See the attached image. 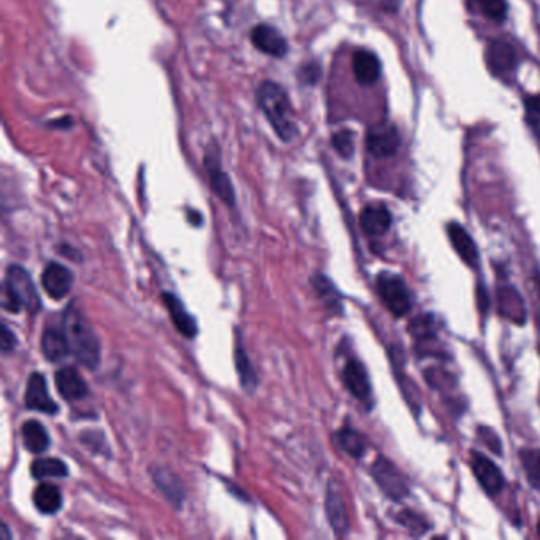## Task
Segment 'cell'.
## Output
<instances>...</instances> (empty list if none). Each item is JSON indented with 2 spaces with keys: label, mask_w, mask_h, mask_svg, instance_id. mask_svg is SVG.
Returning <instances> with one entry per match:
<instances>
[{
  "label": "cell",
  "mask_w": 540,
  "mask_h": 540,
  "mask_svg": "<svg viewBox=\"0 0 540 540\" xmlns=\"http://www.w3.org/2000/svg\"><path fill=\"white\" fill-rule=\"evenodd\" d=\"M257 103L282 141L290 143L298 137V126L293 119L292 105L282 86L274 81H263L257 89Z\"/></svg>",
  "instance_id": "cell-1"
},
{
  "label": "cell",
  "mask_w": 540,
  "mask_h": 540,
  "mask_svg": "<svg viewBox=\"0 0 540 540\" xmlns=\"http://www.w3.org/2000/svg\"><path fill=\"white\" fill-rule=\"evenodd\" d=\"M73 274L69 268H65L61 263H50L46 265L42 273V287L53 300H62L69 295L73 286Z\"/></svg>",
  "instance_id": "cell-12"
},
{
  "label": "cell",
  "mask_w": 540,
  "mask_h": 540,
  "mask_svg": "<svg viewBox=\"0 0 540 540\" xmlns=\"http://www.w3.org/2000/svg\"><path fill=\"white\" fill-rule=\"evenodd\" d=\"M537 533H539V536H540V521H539V525H537Z\"/></svg>",
  "instance_id": "cell-38"
},
{
  "label": "cell",
  "mask_w": 540,
  "mask_h": 540,
  "mask_svg": "<svg viewBox=\"0 0 540 540\" xmlns=\"http://www.w3.org/2000/svg\"><path fill=\"white\" fill-rule=\"evenodd\" d=\"M525 121L540 149V94L525 97Z\"/></svg>",
  "instance_id": "cell-30"
},
{
  "label": "cell",
  "mask_w": 540,
  "mask_h": 540,
  "mask_svg": "<svg viewBox=\"0 0 540 540\" xmlns=\"http://www.w3.org/2000/svg\"><path fill=\"white\" fill-rule=\"evenodd\" d=\"M40 347H42V354L45 355L46 360L53 363L62 362L67 355L72 354L64 325L61 328L48 325L43 331Z\"/></svg>",
  "instance_id": "cell-17"
},
{
  "label": "cell",
  "mask_w": 540,
  "mask_h": 540,
  "mask_svg": "<svg viewBox=\"0 0 540 540\" xmlns=\"http://www.w3.org/2000/svg\"><path fill=\"white\" fill-rule=\"evenodd\" d=\"M433 319L430 316H422L411 324V331L417 339H428L434 333Z\"/></svg>",
  "instance_id": "cell-36"
},
{
  "label": "cell",
  "mask_w": 540,
  "mask_h": 540,
  "mask_svg": "<svg viewBox=\"0 0 540 540\" xmlns=\"http://www.w3.org/2000/svg\"><path fill=\"white\" fill-rule=\"evenodd\" d=\"M64 330L69 339L70 352L78 362L89 369L97 368L100 362V341L80 311L72 308L65 311Z\"/></svg>",
  "instance_id": "cell-2"
},
{
  "label": "cell",
  "mask_w": 540,
  "mask_h": 540,
  "mask_svg": "<svg viewBox=\"0 0 540 540\" xmlns=\"http://www.w3.org/2000/svg\"><path fill=\"white\" fill-rule=\"evenodd\" d=\"M206 172L210 178L211 189L214 194L221 198L225 205H235V189H233L232 181L229 175L222 170L219 154L208 153L205 157Z\"/></svg>",
  "instance_id": "cell-13"
},
{
  "label": "cell",
  "mask_w": 540,
  "mask_h": 540,
  "mask_svg": "<svg viewBox=\"0 0 540 540\" xmlns=\"http://www.w3.org/2000/svg\"><path fill=\"white\" fill-rule=\"evenodd\" d=\"M392 221L390 210L387 206L379 205V203L365 206L360 213V225H362L363 232L369 236L384 235L390 229Z\"/></svg>",
  "instance_id": "cell-19"
},
{
  "label": "cell",
  "mask_w": 540,
  "mask_h": 540,
  "mask_svg": "<svg viewBox=\"0 0 540 540\" xmlns=\"http://www.w3.org/2000/svg\"><path fill=\"white\" fill-rule=\"evenodd\" d=\"M251 42L257 50L273 58H284L289 53L286 37L270 24H257L251 31Z\"/></svg>",
  "instance_id": "cell-9"
},
{
  "label": "cell",
  "mask_w": 540,
  "mask_h": 540,
  "mask_svg": "<svg viewBox=\"0 0 540 540\" xmlns=\"http://www.w3.org/2000/svg\"><path fill=\"white\" fill-rule=\"evenodd\" d=\"M485 61L490 70L499 80H512L520 65V54L514 43L509 40L493 39L485 50Z\"/></svg>",
  "instance_id": "cell-4"
},
{
  "label": "cell",
  "mask_w": 540,
  "mask_h": 540,
  "mask_svg": "<svg viewBox=\"0 0 540 540\" xmlns=\"http://www.w3.org/2000/svg\"><path fill=\"white\" fill-rule=\"evenodd\" d=\"M352 72L358 84L371 86L381 78L382 64L373 51L357 50L352 58Z\"/></svg>",
  "instance_id": "cell-16"
},
{
  "label": "cell",
  "mask_w": 540,
  "mask_h": 540,
  "mask_svg": "<svg viewBox=\"0 0 540 540\" xmlns=\"http://www.w3.org/2000/svg\"><path fill=\"white\" fill-rule=\"evenodd\" d=\"M477 434H479L480 441H482L483 445H487L488 449H490L491 452L496 453V455H501L502 445L501 441H499L498 434H496L495 431L490 430L487 426H480L479 430H477Z\"/></svg>",
  "instance_id": "cell-34"
},
{
  "label": "cell",
  "mask_w": 540,
  "mask_h": 540,
  "mask_svg": "<svg viewBox=\"0 0 540 540\" xmlns=\"http://www.w3.org/2000/svg\"><path fill=\"white\" fill-rule=\"evenodd\" d=\"M0 347L4 354H10L16 347V338L13 331L7 327V324L2 325V333H0Z\"/></svg>",
  "instance_id": "cell-37"
},
{
  "label": "cell",
  "mask_w": 540,
  "mask_h": 540,
  "mask_svg": "<svg viewBox=\"0 0 540 540\" xmlns=\"http://www.w3.org/2000/svg\"><path fill=\"white\" fill-rule=\"evenodd\" d=\"M325 510H327L328 521L335 529V533L343 536L349 531V514H347L346 499L343 490L338 483H328L327 495H325Z\"/></svg>",
  "instance_id": "cell-11"
},
{
  "label": "cell",
  "mask_w": 540,
  "mask_h": 540,
  "mask_svg": "<svg viewBox=\"0 0 540 540\" xmlns=\"http://www.w3.org/2000/svg\"><path fill=\"white\" fill-rule=\"evenodd\" d=\"M31 474L37 480L50 479V477L61 479V477L69 476V468L58 458H39L32 463Z\"/></svg>",
  "instance_id": "cell-25"
},
{
  "label": "cell",
  "mask_w": 540,
  "mask_h": 540,
  "mask_svg": "<svg viewBox=\"0 0 540 540\" xmlns=\"http://www.w3.org/2000/svg\"><path fill=\"white\" fill-rule=\"evenodd\" d=\"M24 401H26L27 409H31V411H39L48 415L58 414L59 406L51 398L48 384H46L45 376L42 373H32L29 376Z\"/></svg>",
  "instance_id": "cell-8"
},
{
  "label": "cell",
  "mask_w": 540,
  "mask_h": 540,
  "mask_svg": "<svg viewBox=\"0 0 540 540\" xmlns=\"http://www.w3.org/2000/svg\"><path fill=\"white\" fill-rule=\"evenodd\" d=\"M499 314L510 322L523 325L526 322V306L520 293L515 287H499L498 289Z\"/></svg>",
  "instance_id": "cell-21"
},
{
  "label": "cell",
  "mask_w": 540,
  "mask_h": 540,
  "mask_svg": "<svg viewBox=\"0 0 540 540\" xmlns=\"http://www.w3.org/2000/svg\"><path fill=\"white\" fill-rule=\"evenodd\" d=\"M314 287H316L317 292L320 293V297L327 301V305L330 306V308H341L338 292H336L335 286H333L328 279H325L324 276H316V278H314Z\"/></svg>",
  "instance_id": "cell-32"
},
{
  "label": "cell",
  "mask_w": 540,
  "mask_h": 540,
  "mask_svg": "<svg viewBox=\"0 0 540 540\" xmlns=\"http://www.w3.org/2000/svg\"><path fill=\"white\" fill-rule=\"evenodd\" d=\"M165 306H167L170 317H172L173 324H175L176 330L184 336V338L192 339L197 336L198 327L197 320L187 312L186 306L183 305V301L179 300L173 293H164Z\"/></svg>",
  "instance_id": "cell-18"
},
{
  "label": "cell",
  "mask_w": 540,
  "mask_h": 540,
  "mask_svg": "<svg viewBox=\"0 0 540 540\" xmlns=\"http://www.w3.org/2000/svg\"><path fill=\"white\" fill-rule=\"evenodd\" d=\"M401 525L406 526L409 531H412L414 534H423L425 533L426 523L420 515L414 514L411 510H404L401 512L400 517H398Z\"/></svg>",
  "instance_id": "cell-33"
},
{
  "label": "cell",
  "mask_w": 540,
  "mask_h": 540,
  "mask_svg": "<svg viewBox=\"0 0 540 540\" xmlns=\"http://www.w3.org/2000/svg\"><path fill=\"white\" fill-rule=\"evenodd\" d=\"M377 292L385 308L395 317L406 316L411 311V295L400 276L393 273H381L377 278Z\"/></svg>",
  "instance_id": "cell-5"
},
{
  "label": "cell",
  "mask_w": 540,
  "mask_h": 540,
  "mask_svg": "<svg viewBox=\"0 0 540 540\" xmlns=\"http://www.w3.org/2000/svg\"><path fill=\"white\" fill-rule=\"evenodd\" d=\"M4 298L5 309H10L12 312H18L24 308L31 314H35L42 308V301H40V295L31 274L20 265H10L7 268Z\"/></svg>",
  "instance_id": "cell-3"
},
{
  "label": "cell",
  "mask_w": 540,
  "mask_h": 540,
  "mask_svg": "<svg viewBox=\"0 0 540 540\" xmlns=\"http://www.w3.org/2000/svg\"><path fill=\"white\" fill-rule=\"evenodd\" d=\"M479 12L488 20L501 24L507 20L509 13V4L507 0H474Z\"/></svg>",
  "instance_id": "cell-29"
},
{
  "label": "cell",
  "mask_w": 540,
  "mask_h": 540,
  "mask_svg": "<svg viewBox=\"0 0 540 540\" xmlns=\"http://www.w3.org/2000/svg\"><path fill=\"white\" fill-rule=\"evenodd\" d=\"M471 469L477 482L480 483V487L487 491L488 495H498L499 491L504 488V476H502L501 469L482 453H471Z\"/></svg>",
  "instance_id": "cell-10"
},
{
  "label": "cell",
  "mask_w": 540,
  "mask_h": 540,
  "mask_svg": "<svg viewBox=\"0 0 540 540\" xmlns=\"http://www.w3.org/2000/svg\"><path fill=\"white\" fill-rule=\"evenodd\" d=\"M343 381L347 390L355 396L360 403L371 401V382L365 366L358 360H349L344 366Z\"/></svg>",
  "instance_id": "cell-14"
},
{
  "label": "cell",
  "mask_w": 540,
  "mask_h": 540,
  "mask_svg": "<svg viewBox=\"0 0 540 540\" xmlns=\"http://www.w3.org/2000/svg\"><path fill=\"white\" fill-rule=\"evenodd\" d=\"M371 472H373L377 485L381 487L388 498L395 499V501L406 498L407 493H409L406 479L392 461L384 457L377 458L371 466Z\"/></svg>",
  "instance_id": "cell-7"
},
{
  "label": "cell",
  "mask_w": 540,
  "mask_h": 540,
  "mask_svg": "<svg viewBox=\"0 0 540 540\" xmlns=\"http://www.w3.org/2000/svg\"><path fill=\"white\" fill-rule=\"evenodd\" d=\"M336 438H338L341 449L349 453L350 457L362 458L365 455L366 439L358 431L352 430V428H344V430L339 431Z\"/></svg>",
  "instance_id": "cell-26"
},
{
  "label": "cell",
  "mask_w": 540,
  "mask_h": 540,
  "mask_svg": "<svg viewBox=\"0 0 540 540\" xmlns=\"http://www.w3.org/2000/svg\"><path fill=\"white\" fill-rule=\"evenodd\" d=\"M520 458L529 483L536 490H540V450L523 449L520 452Z\"/></svg>",
  "instance_id": "cell-28"
},
{
  "label": "cell",
  "mask_w": 540,
  "mask_h": 540,
  "mask_svg": "<svg viewBox=\"0 0 540 540\" xmlns=\"http://www.w3.org/2000/svg\"><path fill=\"white\" fill-rule=\"evenodd\" d=\"M154 480H156L157 487L164 491L167 498L175 504H181L184 499V488L179 482L178 477L168 469L157 468L153 471Z\"/></svg>",
  "instance_id": "cell-24"
},
{
  "label": "cell",
  "mask_w": 540,
  "mask_h": 540,
  "mask_svg": "<svg viewBox=\"0 0 540 540\" xmlns=\"http://www.w3.org/2000/svg\"><path fill=\"white\" fill-rule=\"evenodd\" d=\"M54 384L58 388L59 395L67 401L83 400L88 396V384L73 366L59 369L54 377Z\"/></svg>",
  "instance_id": "cell-15"
},
{
  "label": "cell",
  "mask_w": 540,
  "mask_h": 540,
  "mask_svg": "<svg viewBox=\"0 0 540 540\" xmlns=\"http://www.w3.org/2000/svg\"><path fill=\"white\" fill-rule=\"evenodd\" d=\"M447 235H449L450 243L460 255L461 260L469 267H477L479 252H477L476 243L472 240L468 230L457 222H452V224L447 225Z\"/></svg>",
  "instance_id": "cell-20"
},
{
  "label": "cell",
  "mask_w": 540,
  "mask_h": 540,
  "mask_svg": "<svg viewBox=\"0 0 540 540\" xmlns=\"http://www.w3.org/2000/svg\"><path fill=\"white\" fill-rule=\"evenodd\" d=\"M235 366L238 376H240L241 385L248 392H254L255 387H257V376H255L254 366L249 362L248 355L240 344L235 349Z\"/></svg>",
  "instance_id": "cell-27"
},
{
  "label": "cell",
  "mask_w": 540,
  "mask_h": 540,
  "mask_svg": "<svg viewBox=\"0 0 540 540\" xmlns=\"http://www.w3.org/2000/svg\"><path fill=\"white\" fill-rule=\"evenodd\" d=\"M32 499L35 507L45 515L58 514L62 507L61 491L51 483H40L39 487L35 488Z\"/></svg>",
  "instance_id": "cell-23"
},
{
  "label": "cell",
  "mask_w": 540,
  "mask_h": 540,
  "mask_svg": "<svg viewBox=\"0 0 540 540\" xmlns=\"http://www.w3.org/2000/svg\"><path fill=\"white\" fill-rule=\"evenodd\" d=\"M21 436H23L24 447L31 453L39 455L46 452L50 447V436L45 426L37 420H27L21 428Z\"/></svg>",
  "instance_id": "cell-22"
},
{
  "label": "cell",
  "mask_w": 540,
  "mask_h": 540,
  "mask_svg": "<svg viewBox=\"0 0 540 540\" xmlns=\"http://www.w3.org/2000/svg\"><path fill=\"white\" fill-rule=\"evenodd\" d=\"M401 135L390 122H381L371 127L366 134V149L377 159H387L400 151Z\"/></svg>",
  "instance_id": "cell-6"
},
{
  "label": "cell",
  "mask_w": 540,
  "mask_h": 540,
  "mask_svg": "<svg viewBox=\"0 0 540 540\" xmlns=\"http://www.w3.org/2000/svg\"><path fill=\"white\" fill-rule=\"evenodd\" d=\"M320 75H322V69H320L319 62H306L301 65L300 72H298V78L301 83L316 84L319 81Z\"/></svg>",
  "instance_id": "cell-35"
},
{
  "label": "cell",
  "mask_w": 540,
  "mask_h": 540,
  "mask_svg": "<svg viewBox=\"0 0 540 540\" xmlns=\"http://www.w3.org/2000/svg\"><path fill=\"white\" fill-rule=\"evenodd\" d=\"M331 145L335 148L336 153L343 159H350L355 151V135L352 130L343 129L336 132L331 137Z\"/></svg>",
  "instance_id": "cell-31"
}]
</instances>
